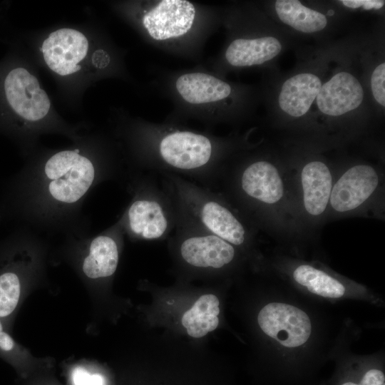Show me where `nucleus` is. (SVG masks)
<instances>
[{
  "label": "nucleus",
  "instance_id": "obj_1",
  "mask_svg": "<svg viewBox=\"0 0 385 385\" xmlns=\"http://www.w3.org/2000/svg\"><path fill=\"white\" fill-rule=\"evenodd\" d=\"M178 220L216 235L234 246L243 245L247 231L236 214L208 188L180 176L163 175Z\"/></svg>",
  "mask_w": 385,
  "mask_h": 385
},
{
  "label": "nucleus",
  "instance_id": "obj_2",
  "mask_svg": "<svg viewBox=\"0 0 385 385\" xmlns=\"http://www.w3.org/2000/svg\"><path fill=\"white\" fill-rule=\"evenodd\" d=\"M159 169L207 186L217 177L211 168L213 145L204 135L182 130L165 135L158 144ZM165 175V174H164Z\"/></svg>",
  "mask_w": 385,
  "mask_h": 385
},
{
  "label": "nucleus",
  "instance_id": "obj_3",
  "mask_svg": "<svg viewBox=\"0 0 385 385\" xmlns=\"http://www.w3.org/2000/svg\"><path fill=\"white\" fill-rule=\"evenodd\" d=\"M129 230L144 240H159L175 228L177 217L173 200L164 188L153 182L146 186L130 205L127 212Z\"/></svg>",
  "mask_w": 385,
  "mask_h": 385
},
{
  "label": "nucleus",
  "instance_id": "obj_4",
  "mask_svg": "<svg viewBox=\"0 0 385 385\" xmlns=\"http://www.w3.org/2000/svg\"><path fill=\"white\" fill-rule=\"evenodd\" d=\"M175 240L181 260L199 270H220L235 257V246L225 240L177 219Z\"/></svg>",
  "mask_w": 385,
  "mask_h": 385
},
{
  "label": "nucleus",
  "instance_id": "obj_5",
  "mask_svg": "<svg viewBox=\"0 0 385 385\" xmlns=\"http://www.w3.org/2000/svg\"><path fill=\"white\" fill-rule=\"evenodd\" d=\"M44 172L51 180L48 190L51 196L66 203H73L82 197L95 177L92 163L78 150L57 153L46 162Z\"/></svg>",
  "mask_w": 385,
  "mask_h": 385
},
{
  "label": "nucleus",
  "instance_id": "obj_6",
  "mask_svg": "<svg viewBox=\"0 0 385 385\" xmlns=\"http://www.w3.org/2000/svg\"><path fill=\"white\" fill-rule=\"evenodd\" d=\"M257 323L264 334L287 348L304 344L312 329L305 312L283 302H272L265 305L257 314Z\"/></svg>",
  "mask_w": 385,
  "mask_h": 385
},
{
  "label": "nucleus",
  "instance_id": "obj_7",
  "mask_svg": "<svg viewBox=\"0 0 385 385\" xmlns=\"http://www.w3.org/2000/svg\"><path fill=\"white\" fill-rule=\"evenodd\" d=\"M6 101L12 110L23 118L36 121L45 117L50 109L46 93L41 88L36 78L24 68L8 73L4 81Z\"/></svg>",
  "mask_w": 385,
  "mask_h": 385
},
{
  "label": "nucleus",
  "instance_id": "obj_8",
  "mask_svg": "<svg viewBox=\"0 0 385 385\" xmlns=\"http://www.w3.org/2000/svg\"><path fill=\"white\" fill-rule=\"evenodd\" d=\"M379 184V176L371 165L360 164L346 170L332 186L329 202L338 212L354 210L366 201Z\"/></svg>",
  "mask_w": 385,
  "mask_h": 385
},
{
  "label": "nucleus",
  "instance_id": "obj_9",
  "mask_svg": "<svg viewBox=\"0 0 385 385\" xmlns=\"http://www.w3.org/2000/svg\"><path fill=\"white\" fill-rule=\"evenodd\" d=\"M195 16V7L188 1L163 0L144 15L143 24L153 39L163 41L185 34Z\"/></svg>",
  "mask_w": 385,
  "mask_h": 385
},
{
  "label": "nucleus",
  "instance_id": "obj_10",
  "mask_svg": "<svg viewBox=\"0 0 385 385\" xmlns=\"http://www.w3.org/2000/svg\"><path fill=\"white\" fill-rule=\"evenodd\" d=\"M86 36L78 31L61 29L52 32L43 43V58L48 67L61 76L78 71V63L88 51Z\"/></svg>",
  "mask_w": 385,
  "mask_h": 385
},
{
  "label": "nucleus",
  "instance_id": "obj_11",
  "mask_svg": "<svg viewBox=\"0 0 385 385\" xmlns=\"http://www.w3.org/2000/svg\"><path fill=\"white\" fill-rule=\"evenodd\" d=\"M364 96L358 79L349 72L341 71L322 85L317 104L324 114L340 116L359 107Z\"/></svg>",
  "mask_w": 385,
  "mask_h": 385
},
{
  "label": "nucleus",
  "instance_id": "obj_12",
  "mask_svg": "<svg viewBox=\"0 0 385 385\" xmlns=\"http://www.w3.org/2000/svg\"><path fill=\"white\" fill-rule=\"evenodd\" d=\"M242 194L257 203L273 205L284 195V184L277 168L266 160L248 165L238 177Z\"/></svg>",
  "mask_w": 385,
  "mask_h": 385
},
{
  "label": "nucleus",
  "instance_id": "obj_13",
  "mask_svg": "<svg viewBox=\"0 0 385 385\" xmlns=\"http://www.w3.org/2000/svg\"><path fill=\"white\" fill-rule=\"evenodd\" d=\"M320 78L312 73H300L287 79L278 98L281 110L287 115L298 118L309 110L321 88Z\"/></svg>",
  "mask_w": 385,
  "mask_h": 385
},
{
  "label": "nucleus",
  "instance_id": "obj_14",
  "mask_svg": "<svg viewBox=\"0 0 385 385\" xmlns=\"http://www.w3.org/2000/svg\"><path fill=\"white\" fill-rule=\"evenodd\" d=\"M304 206L309 215L319 216L329 202L332 177L328 166L319 160L307 163L301 172Z\"/></svg>",
  "mask_w": 385,
  "mask_h": 385
},
{
  "label": "nucleus",
  "instance_id": "obj_15",
  "mask_svg": "<svg viewBox=\"0 0 385 385\" xmlns=\"http://www.w3.org/2000/svg\"><path fill=\"white\" fill-rule=\"evenodd\" d=\"M175 87L181 97L192 104L218 101L231 93L227 83L204 73L183 74L177 79Z\"/></svg>",
  "mask_w": 385,
  "mask_h": 385
},
{
  "label": "nucleus",
  "instance_id": "obj_16",
  "mask_svg": "<svg viewBox=\"0 0 385 385\" xmlns=\"http://www.w3.org/2000/svg\"><path fill=\"white\" fill-rule=\"evenodd\" d=\"M281 49L279 41L273 36L237 38L227 47L225 58L232 66H250L274 58Z\"/></svg>",
  "mask_w": 385,
  "mask_h": 385
},
{
  "label": "nucleus",
  "instance_id": "obj_17",
  "mask_svg": "<svg viewBox=\"0 0 385 385\" xmlns=\"http://www.w3.org/2000/svg\"><path fill=\"white\" fill-rule=\"evenodd\" d=\"M220 312L217 297L213 294H203L182 316V326L191 337H203L218 327Z\"/></svg>",
  "mask_w": 385,
  "mask_h": 385
},
{
  "label": "nucleus",
  "instance_id": "obj_18",
  "mask_svg": "<svg viewBox=\"0 0 385 385\" xmlns=\"http://www.w3.org/2000/svg\"><path fill=\"white\" fill-rule=\"evenodd\" d=\"M118 263V250L115 240L107 235L96 237L90 245L89 255L85 258L83 271L90 278L111 276Z\"/></svg>",
  "mask_w": 385,
  "mask_h": 385
},
{
  "label": "nucleus",
  "instance_id": "obj_19",
  "mask_svg": "<svg viewBox=\"0 0 385 385\" xmlns=\"http://www.w3.org/2000/svg\"><path fill=\"white\" fill-rule=\"evenodd\" d=\"M277 16L285 24L304 33H314L323 30L327 24L326 16L304 6L297 0H277L274 3Z\"/></svg>",
  "mask_w": 385,
  "mask_h": 385
},
{
  "label": "nucleus",
  "instance_id": "obj_20",
  "mask_svg": "<svg viewBox=\"0 0 385 385\" xmlns=\"http://www.w3.org/2000/svg\"><path fill=\"white\" fill-rule=\"evenodd\" d=\"M294 281L309 292L327 298H340L346 289L342 283L325 272L309 265L297 267L292 273Z\"/></svg>",
  "mask_w": 385,
  "mask_h": 385
},
{
  "label": "nucleus",
  "instance_id": "obj_21",
  "mask_svg": "<svg viewBox=\"0 0 385 385\" xmlns=\"http://www.w3.org/2000/svg\"><path fill=\"white\" fill-rule=\"evenodd\" d=\"M20 281L13 272L0 274V317L9 315L16 307L20 297Z\"/></svg>",
  "mask_w": 385,
  "mask_h": 385
},
{
  "label": "nucleus",
  "instance_id": "obj_22",
  "mask_svg": "<svg viewBox=\"0 0 385 385\" xmlns=\"http://www.w3.org/2000/svg\"><path fill=\"white\" fill-rule=\"evenodd\" d=\"M385 63L382 62L377 66L371 73V87L373 96L376 102L382 106H385Z\"/></svg>",
  "mask_w": 385,
  "mask_h": 385
},
{
  "label": "nucleus",
  "instance_id": "obj_23",
  "mask_svg": "<svg viewBox=\"0 0 385 385\" xmlns=\"http://www.w3.org/2000/svg\"><path fill=\"white\" fill-rule=\"evenodd\" d=\"M73 385H106L103 376L99 374H91L83 367H76L71 373Z\"/></svg>",
  "mask_w": 385,
  "mask_h": 385
},
{
  "label": "nucleus",
  "instance_id": "obj_24",
  "mask_svg": "<svg viewBox=\"0 0 385 385\" xmlns=\"http://www.w3.org/2000/svg\"><path fill=\"white\" fill-rule=\"evenodd\" d=\"M342 385H385V376L381 370L371 369L365 373L359 384L348 381Z\"/></svg>",
  "mask_w": 385,
  "mask_h": 385
},
{
  "label": "nucleus",
  "instance_id": "obj_25",
  "mask_svg": "<svg viewBox=\"0 0 385 385\" xmlns=\"http://www.w3.org/2000/svg\"><path fill=\"white\" fill-rule=\"evenodd\" d=\"M344 6L351 9L362 7L364 9H381L385 1L381 0H342L340 1Z\"/></svg>",
  "mask_w": 385,
  "mask_h": 385
},
{
  "label": "nucleus",
  "instance_id": "obj_26",
  "mask_svg": "<svg viewBox=\"0 0 385 385\" xmlns=\"http://www.w3.org/2000/svg\"><path fill=\"white\" fill-rule=\"evenodd\" d=\"M14 342L9 334L4 332H0V348L4 351H10L13 349Z\"/></svg>",
  "mask_w": 385,
  "mask_h": 385
},
{
  "label": "nucleus",
  "instance_id": "obj_27",
  "mask_svg": "<svg viewBox=\"0 0 385 385\" xmlns=\"http://www.w3.org/2000/svg\"><path fill=\"white\" fill-rule=\"evenodd\" d=\"M2 330H3V329H2V325H1V322H0V332H2Z\"/></svg>",
  "mask_w": 385,
  "mask_h": 385
}]
</instances>
